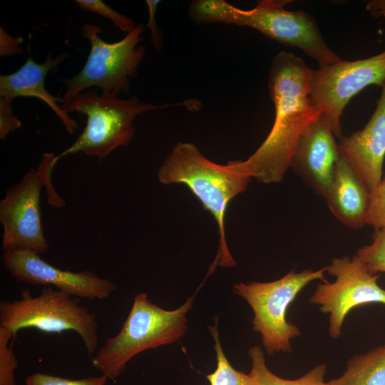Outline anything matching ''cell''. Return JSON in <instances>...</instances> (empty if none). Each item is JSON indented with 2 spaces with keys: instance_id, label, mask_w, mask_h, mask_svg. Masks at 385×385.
<instances>
[{
  "instance_id": "cell-16",
  "label": "cell",
  "mask_w": 385,
  "mask_h": 385,
  "mask_svg": "<svg viewBox=\"0 0 385 385\" xmlns=\"http://www.w3.org/2000/svg\"><path fill=\"white\" fill-rule=\"evenodd\" d=\"M324 199L334 216L345 226L358 229L364 225L370 192L342 157L334 165Z\"/></svg>"
},
{
  "instance_id": "cell-10",
  "label": "cell",
  "mask_w": 385,
  "mask_h": 385,
  "mask_svg": "<svg viewBox=\"0 0 385 385\" xmlns=\"http://www.w3.org/2000/svg\"><path fill=\"white\" fill-rule=\"evenodd\" d=\"M326 272L335 280L319 284L309 303L329 314L330 337L341 336L344 319L351 309L371 303L385 305V289L377 282L380 275L370 272L356 255L333 259Z\"/></svg>"
},
{
  "instance_id": "cell-12",
  "label": "cell",
  "mask_w": 385,
  "mask_h": 385,
  "mask_svg": "<svg viewBox=\"0 0 385 385\" xmlns=\"http://www.w3.org/2000/svg\"><path fill=\"white\" fill-rule=\"evenodd\" d=\"M1 261L16 281L54 287L71 297L105 299L117 289L111 280L100 277L91 271L62 270L46 262L38 254L31 252L4 251Z\"/></svg>"
},
{
  "instance_id": "cell-1",
  "label": "cell",
  "mask_w": 385,
  "mask_h": 385,
  "mask_svg": "<svg viewBox=\"0 0 385 385\" xmlns=\"http://www.w3.org/2000/svg\"><path fill=\"white\" fill-rule=\"evenodd\" d=\"M311 70L296 54L285 51L272 59L268 76L275 108L266 139L245 160H235L242 172L263 183L280 182L290 168L302 137L322 113L310 103Z\"/></svg>"
},
{
  "instance_id": "cell-23",
  "label": "cell",
  "mask_w": 385,
  "mask_h": 385,
  "mask_svg": "<svg viewBox=\"0 0 385 385\" xmlns=\"http://www.w3.org/2000/svg\"><path fill=\"white\" fill-rule=\"evenodd\" d=\"M364 225L374 230L385 227V180L370 192V200Z\"/></svg>"
},
{
  "instance_id": "cell-14",
  "label": "cell",
  "mask_w": 385,
  "mask_h": 385,
  "mask_svg": "<svg viewBox=\"0 0 385 385\" xmlns=\"http://www.w3.org/2000/svg\"><path fill=\"white\" fill-rule=\"evenodd\" d=\"M324 113L302 137L290 168L315 192L325 198L334 168L341 158L338 143Z\"/></svg>"
},
{
  "instance_id": "cell-26",
  "label": "cell",
  "mask_w": 385,
  "mask_h": 385,
  "mask_svg": "<svg viewBox=\"0 0 385 385\" xmlns=\"http://www.w3.org/2000/svg\"><path fill=\"white\" fill-rule=\"evenodd\" d=\"M12 100L0 98V139L5 140L7 135L21 126V120L12 111Z\"/></svg>"
},
{
  "instance_id": "cell-2",
  "label": "cell",
  "mask_w": 385,
  "mask_h": 385,
  "mask_svg": "<svg viewBox=\"0 0 385 385\" xmlns=\"http://www.w3.org/2000/svg\"><path fill=\"white\" fill-rule=\"evenodd\" d=\"M291 0H260L250 9L237 8L224 0H195L189 15L197 24L223 23L254 29L267 37L297 47L319 65L341 59L324 41L312 16L303 10L289 11Z\"/></svg>"
},
{
  "instance_id": "cell-29",
  "label": "cell",
  "mask_w": 385,
  "mask_h": 385,
  "mask_svg": "<svg viewBox=\"0 0 385 385\" xmlns=\"http://www.w3.org/2000/svg\"><path fill=\"white\" fill-rule=\"evenodd\" d=\"M366 9L371 16L385 17V0H371L366 4Z\"/></svg>"
},
{
  "instance_id": "cell-3",
  "label": "cell",
  "mask_w": 385,
  "mask_h": 385,
  "mask_svg": "<svg viewBox=\"0 0 385 385\" xmlns=\"http://www.w3.org/2000/svg\"><path fill=\"white\" fill-rule=\"evenodd\" d=\"M158 178L165 185H185L216 221L219 248L210 272L217 265L234 266L235 262L226 241L225 215L230 201L245 191L252 178L237 169L233 161L227 165L213 163L188 142L175 145L159 168Z\"/></svg>"
},
{
  "instance_id": "cell-17",
  "label": "cell",
  "mask_w": 385,
  "mask_h": 385,
  "mask_svg": "<svg viewBox=\"0 0 385 385\" xmlns=\"http://www.w3.org/2000/svg\"><path fill=\"white\" fill-rule=\"evenodd\" d=\"M328 385H385V344L354 355L343 374Z\"/></svg>"
},
{
  "instance_id": "cell-24",
  "label": "cell",
  "mask_w": 385,
  "mask_h": 385,
  "mask_svg": "<svg viewBox=\"0 0 385 385\" xmlns=\"http://www.w3.org/2000/svg\"><path fill=\"white\" fill-rule=\"evenodd\" d=\"M108 379L105 375L81 379H69L42 373H35L26 379V385H106Z\"/></svg>"
},
{
  "instance_id": "cell-4",
  "label": "cell",
  "mask_w": 385,
  "mask_h": 385,
  "mask_svg": "<svg viewBox=\"0 0 385 385\" xmlns=\"http://www.w3.org/2000/svg\"><path fill=\"white\" fill-rule=\"evenodd\" d=\"M198 101L154 105L133 96L121 99L116 96L98 93L90 88L61 103L66 113L76 112L86 115V125L76 141L56 155L55 163L67 155L83 153L89 157L103 160L114 150L127 146L135 135L133 122L145 112L173 106H183L192 110L198 108Z\"/></svg>"
},
{
  "instance_id": "cell-19",
  "label": "cell",
  "mask_w": 385,
  "mask_h": 385,
  "mask_svg": "<svg viewBox=\"0 0 385 385\" xmlns=\"http://www.w3.org/2000/svg\"><path fill=\"white\" fill-rule=\"evenodd\" d=\"M214 338V348L216 352L217 368L215 371L206 376L210 385H255L252 377L249 374L235 369L227 357L221 346L217 325L209 327Z\"/></svg>"
},
{
  "instance_id": "cell-11",
  "label": "cell",
  "mask_w": 385,
  "mask_h": 385,
  "mask_svg": "<svg viewBox=\"0 0 385 385\" xmlns=\"http://www.w3.org/2000/svg\"><path fill=\"white\" fill-rule=\"evenodd\" d=\"M43 185L44 180L38 170L31 168L0 201L4 251L20 250L39 255L47 250L48 245L43 234L40 209Z\"/></svg>"
},
{
  "instance_id": "cell-18",
  "label": "cell",
  "mask_w": 385,
  "mask_h": 385,
  "mask_svg": "<svg viewBox=\"0 0 385 385\" xmlns=\"http://www.w3.org/2000/svg\"><path fill=\"white\" fill-rule=\"evenodd\" d=\"M248 354L252 361L250 375L254 379L255 385H328L327 382L324 381L326 364H318L300 378L288 380L276 376L268 369L262 347L252 346Z\"/></svg>"
},
{
  "instance_id": "cell-21",
  "label": "cell",
  "mask_w": 385,
  "mask_h": 385,
  "mask_svg": "<svg viewBox=\"0 0 385 385\" xmlns=\"http://www.w3.org/2000/svg\"><path fill=\"white\" fill-rule=\"evenodd\" d=\"M75 2L81 10L108 19L115 26L127 34L133 31L137 26L133 19L117 12L101 0H76Z\"/></svg>"
},
{
  "instance_id": "cell-25",
  "label": "cell",
  "mask_w": 385,
  "mask_h": 385,
  "mask_svg": "<svg viewBox=\"0 0 385 385\" xmlns=\"http://www.w3.org/2000/svg\"><path fill=\"white\" fill-rule=\"evenodd\" d=\"M56 156L54 153H43L36 170L44 180L48 203L53 207L62 208L66 205V202L56 194L50 181L51 172L56 165L54 163Z\"/></svg>"
},
{
  "instance_id": "cell-28",
  "label": "cell",
  "mask_w": 385,
  "mask_h": 385,
  "mask_svg": "<svg viewBox=\"0 0 385 385\" xmlns=\"http://www.w3.org/2000/svg\"><path fill=\"white\" fill-rule=\"evenodd\" d=\"M23 38L19 36H12L0 27V56H16L23 53V48L20 46Z\"/></svg>"
},
{
  "instance_id": "cell-8",
  "label": "cell",
  "mask_w": 385,
  "mask_h": 385,
  "mask_svg": "<svg viewBox=\"0 0 385 385\" xmlns=\"http://www.w3.org/2000/svg\"><path fill=\"white\" fill-rule=\"evenodd\" d=\"M326 267L319 270H294L270 282H252L233 286L235 294L243 297L254 312L253 329L261 335L268 355L291 351L290 340L301 334L299 329L287 319L289 306L303 288L311 282H325Z\"/></svg>"
},
{
  "instance_id": "cell-9",
  "label": "cell",
  "mask_w": 385,
  "mask_h": 385,
  "mask_svg": "<svg viewBox=\"0 0 385 385\" xmlns=\"http://www.w3.org/2000/svg\"><path fill=\"white\" fill-rule=\"evenodd\" d=\"M385 84V50L367 58L319 65L312 70L309 100L324 113L335 137L342 133L341 118L352 97L371 85Z\"/></svg>"
},
{
  "instance_id": "cell-13",
  "label": "cell",
  "mask_w": 385,
  "mask_h": 385,
  "mask_svg": "<svg viewBox=\"0 0 385 385\" xmlns=\"http://www.w3.org/2000/svg\"><path fill=\"white\" fill-rule=\"evenodd\" d=\"M365 127L338 143L341 157L371 192L382 179L385 157V84Z\"/></svg>"
},
{
  "instance_id": "cell-7",
  "label": "cell",
  "mask_w": 385,
  "mask_h": 385,
  "mask_svg": "<svg viewBox=\"0 0 385 385\" xmlns=\"http://www.w3.org/2000/svg\"><path fill=\"white\" fill-rule=\"evenodd\" d=\"M21 299L1 301L0 327L16 336L25 328H34L46 333L76 332L82 339L88 354L96 352L98 322L96 314L73 297L52 287H43L37 297L27 288L20 292Z\"/></svg>"
},
{
  "instance_id": "cell-20",
  "label": "cell",
  "mask_w": 385,
  "mask_h": 385,
  "mask_svg": "<svg viewBox=\"0 0 385 385\" xmlns=\"http://www.w3.org/2000/svg\"><path fill=\"white\" fill-rule=\"evenodd\" d=\"M356 256L372 274L385 272V227L374 230L372 242L359 249Z\"/></svg>"
},
{
  "instance_id": "cell-15",
  "label": "cell",
  "mask_w": 385,
  "mask_h": 385,
  "mask_svg": "<svg viewBox=\"0 0 385 385\" xmlns=\"http://www.w3.org/2000/svg\"><path fill=\"white\" fill-rule=\"evenodd\" d=\"M68 56V53H64L53 58L49 53L43 63H38L29 56L16 72L0 76V98L12 101L19 97L38 98L51 108L66 130L73 133L78 127L77 122L62 109V98L52 96L45 87V79L49 71Z\"/></svg>"
},
{
  "instance_id": "cell-22",
  "label": "cell",
  "mask_w": 385,
  "mask_h": 385,
  "mask_svg": "<svg viewBox=\"0 0 385 385\" xmlns=\"http://www.w3.org/2000/svg\"><path fill=\"white\" fill-rule=\"evenodd\" d=\"M14 337L10 331L0 327V385H16L14 372L18 359L9 346Z\"/></svg>"
},
{
  "instance_id": "cell-27",
  "label": "cell",
  "mask_w": 385,
  "mask_h": 385,
  "mask_svg": "<svg viewBox=\"0 0 385 385\" xmlns=\"http://www.w3.org/2000/svg\"><path fill=\"white\" fill-rule=\"evenodd\" d=\"M145 3L148 10V21L145 27L150 29L151 43L156 52L159 53L163 46V37L161 32L157 26L155 14L160 1L146 0Z\"/></svg>"
},
{
  "instance_id": "cell-5",
  "label": "cell",
  "mask_w": 385,
  "mask_h": 385,
  "mask_svg": "<svg viewBox=\"0 0 385 385\" xmlns=\"http://www.w3.org/2000/svg\"><path fill=\"white\" fill-rule=\"evenodd\" d=\"M194 297L169 311L153 304L146 293L135 295L120 330L91 356L92 365L108 379L115 380L138 354L176 342L187 330V313Z\"/></svg>"
},
{
  "instance_id": "cell-6",
  "label": "cell",
  "mask_w": 385,
  "mask_h": 385,
  "mask_svg": "<svg viewBox=\"0 0 385 385\" xmlns=\"http://www.w3.org/2000/svg\"><path fill=\"white\" fill-rule=\"evenodd\" d=\"M145 28L138 24L121 40L109 43L101 38V27L83 24L81 36L89 41L90 53L82 69L74 76L62 81L66 86L62 103L92 87L100 88L104 94H128L131 80L136 77L145 56V48L140 44Z\"/></svg>"
}]
</instances>
